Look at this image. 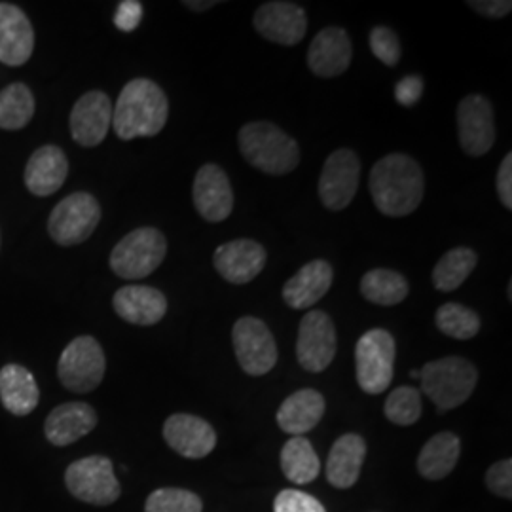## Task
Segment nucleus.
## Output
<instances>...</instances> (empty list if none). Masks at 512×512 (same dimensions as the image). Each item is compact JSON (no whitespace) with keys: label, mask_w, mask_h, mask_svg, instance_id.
<instances>
[{"label":"nucleus","mask_w":512,"mask_h":512,"mask_svg":"<svg viewBox=\"0 0 512 512\" xmlns=\"http://www.w3.org/2000/svg\"><path fill=\"white\" fill-rule=\"evenodd\" d=\"M69 175V162L65 152L54 145L35 150L25 167V186L31 194L46 198L55 194Z\"/></svg>","instance_id":"5701e85b"},{"label":"nucleus","mask_w":512,"mask_h":512,"mask_svg":"<svg viewBox=\"0 0 512 512\" xmlns=\"http://www.w3.org/2000/svg\"><path fill=\"white\" fill-rule=\"evenodd\" d=\"M141 19H143V4L137 0H124L118 4L114 25L124 33H131L139 27Z\"/></svg>","instance_id":"ea45409f"},{"label":"nucleus","mask_w":512,"mask_h":512,"mask_svg":"<svg viewBox=\"0 0 512 512\" xmlns=\"http://www.w3.org/2000/svg\"><path fill=\"white\" fill-rule=\"evenodd\" d=\"M461 456V440L450 431L427 440L418 456V471L425 480H442L450 475Z\"/></svg>","instance_id":"cd10ccee"},{"label":"nucleus","mask_w":512,"mask_h":512,"mask_svg":"<svg viewBox=\"0 0 512 512\" xmlns=\"http://www.w3.org/2000/svg\"><path fill=\"white\" fill-rule=\"evenodd\" d=\"M338 348L336 327L329 313L321 310L308 311L298 329L296 357L298 363L308 372H323L334 361Z\"/></svg>","instance_id":"9d476101"},{"label":"nucleus","mask_w":512,"mask_h":512,"mask_svg":"<svg viewBox=\"0 0 512 512\" xmlns=\"http://www.w3.org/2000/svg\"><path fill=\"white\" fill-rule=\"evenodd\" d=\"M0 401L14 416H29L40 401L35 376L25 366H4L0 370Z\"/></svg>","instance_id":"bb28decb"},{"label":"nucleus","mask_w":512,"mask_h":512,"mask_svg":"<svg viewBox=\"0 0 512 512\" xmlns=\"http://www.w3.org/2000/svg\"><path fill=\"white\" fill-rule=\"evenodd\" d=\"M366 458V442L361 435H342L330 448L327 480L334 488L348 490L359 480Z\"/></svg>","instance_id":"a878e982"},{"label":"nucleus","mask_w":512,"mask_h":512,"mask_svg":"<svg viewBox=\"0 0 512 512\" xmlns=\"http://www.w3.org/2000/svg\"><path fill=\"white\" fill-rule=\"evenodd\" d=\"M334 270L327 260H311L283 285V300L293 310H308L329 293Z\"/></svg>","instance_id":"4be33fe9"},{"label":"nucleus","mask_w":512,"mask_h":512,"mask_svg":"<svg viewBox=\"0 0 512 512\" xmlns=\"http://www.w3.org/2000/svg\"><path fill=\"white\" fill-rule=\"evenodd\" d=\"M97 425V414L88 403L59 404L44 425L46 439L54 446H69L90 435Z\"/></svg>","instance_id":"393cba45"},{"label":"nucleus","mask_w":512,"mask_h":512,"mask_svg":"<svg viewBox=\"0 0 512 512\" xmlns=\"http://www.w3.org/2000/svg\"><path fill=\"white\" fill-rule=\"evenodd\" d=\"M101 220V205L88 192H74L57 203L48 219V232L57 245L71 247L90 239Z\"/></svg>","instance_id":"6e6552de"},{"label":"nucleus","mask_w":512,"mask_h":512,"mask_svg":"<svg viewBox=\"0 0 512 512\" xmlns=\"http://www.w3.org/2000/svg\"><path fill=\"white\" fill-rule=\"evenodd\" d=\"M164 439L171 450L188 459L205 458L217 446L213 425L192 414L169 416L164 423Z\"/></svg>","instance_id":"a211bd4d"},{"label":"nucleus","mask_w":512,"mask_h":512,"mask_svg":"<svg viewBox=\"0 0 512 512\" xmlns=\"http://www.w3.org/2000/svg\"><path fill=\"white\" fill-rule=\"evenodd\" d=\"M408 293L410 285L406 277L395 270L376 268L366 272L361 279V294L376 306H397L406 300Z\"/></svg>","instance_id":"c85d7f7f"},{"label":"nucleus","mask_w":512,"mask_h":512,"mask_svg":"<svg viewBox=\"0 0 512 512\" xmlns=\"http://www.w3.org/2000/svg\"><path fill=\"white\" fill-rule=\"evenodd\" d=\"M368 44L372 54L376 55V59H380L387 67H395L401 59V42L399 37L395 35V31H391L389 27L378 25L370 31Z\"/></svg>","instance_id":"c9c22d12"},{"label":"nucleus","mask_w":512,"mask_h":512,"mask_svg":"<svg viewBox=\"0 0 512 512\" xmlns=\"http://www.w3.org/2000/svg\"><path fill=\"white\" fill-rule=\"evenodd\" d=\"M169 103L164 90L148 80L135 78L124 86L112 107V129L122 141L154 137L167 124Z\"/></svg>","instance_id":"f03ea898"},{"label":"nucleus","mask_w":512,"mask_h":512,"mask_svg":"<svg viewBox=\"0 0 512 512\" xmlns=\"http://www.w3.org/2000/svg\"><path fill=\"white\" fill-rule=\"evenodd\" d=\"M239 366L249 376H264L277 363V344L268 325L256 317H241L232 329Z\"/></svg>","instance_id":"9b49d317"},{"label":"nucleus","mask_w":512,"mask_h":512,"mask_svg":"<svg viewBox=\"0 0 512 512\" xmlns=\"http://www.w3.org/2000/svg\"><path fill=\"white\" fill-rule=\"evenodd\" d=\"M215 4H217L215 0H209V2H194V0H188V2H184V6H186V8H190V10H194V12L209 10V8H213Z\"/></svg>","instance_id":"37998d69"},{"label":"nucleus","mask_w":512,"mask_h":512,"mask_svg":"<svg viewBox=\"0 0 512 512\" xmlns=\"http://www.w3.org/2000/svg\"><path fill=\"white\" fill-rule=\"evenodd\" d=\"M107 370V359L101 344L92 336H78L63 349L57 376L61 384L73 393H90L97 389Z\"/></svg>","instance_id":"0eeeda50"},{"label":"nucleus","mask_w":512,"mask_h":512,"mask_svg":"<svg viewBox=\"0 0 512 512\" xmlns=\"http://www.w3.org/2000/svg\"><path fill=\"white\" fill-rule=\"evenodd\" d=\"M35 114V95L21 84H10L0 92V129H23Z\"/></svg>","instance_id":"2f4dec72"},{"label":"nucleus","mask_w":512,"mask_h":512,"mask_svg":"<svg viewBox=\"0 0 512 512\" xmlns=\"http://www.w3.org/2000/svg\"><path fill=\"white\" fill-rule=\"evenodd\" d=\"M478 256L469 247H456L450 249L440 258L433 270V285L442 293H452L459 289L465 279L473 274Z\"/></svg>","instance_id":"7c9ffc66"},{"label":"nucleus","mask_w":512,"mask_h":512,"mask_svg":"<svg viewBox=\"0 0 512 512\" xmlns=\"http://www.w3.org/2000/svg\"><path fill=\"white\" fill-rule=\"evenodd\" d=\"M437 329L454 340H471L480 332V317L458 302L442 304L435 315Z\"/></svg>","instance_id":"473e14b6"},{"label":"nucleus","mask_w":512,"mask_h":512,"mask_svg":"<svg viewBox=\"0 0 512 512\" xmlns=\"http://www.w3.org/2000/svg\"><path fill=\"white\" fill-rule=\"evenodd\" d=\"M255 29L270 42L296 46L306 37L308 16L306 10L294 2H264L255 12Z\"/></svg>","instance_id":"4468645a"},{"label":"nucleus","mask_w":512,"mask_h":512,"mask_svg":"<svg viewBox=\"0 0 512 512\" xmlns=\"http://www.w3.org/2000/svg\"><path fill=\"white\" fill-rule=\"evenodd\" d=\"M486 486L492 494L512 499V459H501L486 473Z\"/></svg>","instance_id":"4c0bfd02"},{"label":"nucleus","mask_w":512,"mask_h":512,"mask_svg":"<svg viewBox=\"0 0 512 512\" xmlns=\"http://www.w3.org/2000/svg\"><path fill=\"white\" fill-rule=\"evenodd\" d=\"M274 512H327L313 495L298 490H283L274 501Z\"/></svg>","instance_id":"e433bc0d"},{"label":"nucleus","mask_w":512,"mask_h":512,"mask_svg":"<svg viewBox=\"0 0 512 512\" xmlns=\"http://www.w3.org/2000/svg\"><path fill=\"white\" fill-rule=\"evenodd\" d=\"M167 239L156 228H137L120 239L110 253V268L122 279H143L160 268Z\"/></svg>","instance_id":"39448f33"},{"label":"nucleus","mask_w":512,"mask_h":512,"mask_svg":"<svg viewBox=\"0 0 512 512\" xmlns=\"http://www.w3.org/2000/svg\"><path fill=\"white\" fill-rule=\"evenodd\" d=\"M281 471L294 484H310L321 473V461L306 437H291L281 450Z\"/></svg>","instance_id":"c756f323"},{"label":"nucleus","mask_w":512,"mask_h":512,"mask_svg":"<svg viewBox=\"0 0 512 512\" xmlns=\"http://www.w3.org/2000/svg\"><path fill=\"white\" fill-rule=\"evenodd\" d=\"M458 139L465 154L480 158L495 143L494 107L480 93L467 95L458 105Z\"/></svg>","instance_id":"ddd939ff"},{"label":"nucleus","mask_w":512,"mask_h":512,"mask_svg":"<svg viewBox=\"0 0 512 512\" xmlns=\"http://www.w3.org/2000/svg\"><path fill=\"white\" fill-rule=\"evenodd\" d=\"M469 6L484 18L501 19L511 14V0H471Z\"/></svg>","instance_id":"79ce46f5"},{"label":"nucleus","mask_w":512,"mask_h":512,"mask_svg":"<svg viewBox=\"0 0 512 512\" xmlns=\"http://www.w3.org/2000/svg\"><path fill=\"white\" fill-rule=\"evenodd\" d=\"M361 179V160L349 148L330 154L319 177V198L330 211H342L353 202Z\"/></svg>","instance_id":"f8f14e48"},{"label":"nucleus","mask_w":512,"mask_h":512,"mask_svg":"<svg viewBox=\"0 0 512 512\" xmlns=\"http://www.w3.org/2000/svg\"><path fill=\"white\" fill-rule=\"evenodd\" d=\"M241 156L266 175H287L300 164V148L272 122H251L239 129Z\"/></svg>","instance_id":"7ed1b4c3"},{"label":"nucleus","mask_w":512,"mask_h":512,"mask_svg":"<svg viewBox=\"0 0 512 512\" xmlns=\"http://www.w3.org/2000/svg\"><path fill=\"white\" fill-rule=\"evenodd\" d=\"M325 410H327L325 397L319 391L308 387L287 397L279 406L275 420L285 433L293 437H302L310 433L311 429L317 427V423L323 420Z\"/></svg>","instance_id":"b1692460"},{"label":"nucleus","mask_w":512,"mask_h":512,"mask_svg":"<svg viewBox=\"0 0 512 512\" xmlns=\"http://www.w3.org/2000/svg\"><path fill=\"white\" fill-rule=\"evenodd\" d=\"M421 391L439 412L454 410L465 403L478 382L475 365L463 357H442L420 370Z\"/></svg>","instance_id":"20e7f679"},{"label":"nucleus","mask_w":512,"mask_h":512,"mask_svg":"<svg viewBox=\"0 0 512 512\" xmlns=\"http://www.w3.org/2000/svg\"><path fill=\"white\" fill-rule=\"evenodd\" d=\"M495 186H497V194L499 200L505 205L507 211L512 209V154L509 152L501 164H499V171H497V179H495Z\"/></svg>","instance_id":"a19ab883"},{"label":"nucleus","mask_w":512,"mask_h":512,"mask_svg":"<svg viewBox=\"0 0 512 512\" xmlns=\"http://www.w3.org/2000/svg\"><path fill=\"white\" fill-rule=\"evenodd\" d=\"M200 495L181 488H162L148 495L145 512H202Z\"/></svg>","instance_id":"f704fd0d"},{"label":"nucleus","mask_w":512,"mask_h":512,"mask_svg":"<svg viewBox=\"0 0 512 512\" xmlns=\"http://www.w3.org/2000/svg\"><path fill=\"white\" fill-rule=\"evenodd\" d=\"M368 190L382 215L406 217L420 207L425 177L414 158L389 154L372 167Z\"/></svg>","instance_id":"f257e3e1"},{"label":"nucleus","mask_w":512,"mask_h":512,"mask_svg":"<svg viewBox=\"0 0 512 512\" xmlns=\"http://www.w3.org/2000/svg\"><path fill=\"white\" fill-rule=\"evenodd\" d=\"M192 198L196 211L207 222H222L234 211V192L226 171L217 164L200 167L194 179Z\"/></svg>","instance_id":"dca6fc26"},{"label":"nucleus","mask_w":512,"mask_h":512,"mask_svg":"<svg viewBox=\"0 0 512 512\" xmlns=\"http://www.w3.org/2000/svg\"><path fill=\"white\" fill-rule=\"evenodd\" d=\"M410 376H412V378H420V370H412Z\"/></svg>","instance_id":"c03bdc74"},{"label":"nucleus","mask_w":512,"mask_h":512,"mask_svg":"<svg viewBox=\"0 0 512 512\" xmlns=\"http://www.w3.org/2000/svg\"><path fill=\"white\" fill-rule=\"evenodd\" d=\"M351 40L342 27H327L313 38L308 50V67L319 78H334L351 65Z\"/></svg>","instance_id":"aec40b11"},{"label":"nucleus","mask_w":512,"mask_h":512,"mask_svg":"<svg viewBox=\"0 0 512 512\" xmlns=\"http://www.w3.org/2000/svg\"><path fill=\"white\" fill-rule=\"evenodd\" d=\"M395 338L385 329L365 332L355 348V372L359 387L368 395H380L393 382Z\"/></svg>","instance_id":"423d86ee"},{"label":"nucleus","mask_w":512,"mask_h":512,"mask_svg":"<svg viewBox=\"0 0 512 512\" xmlns=\"http://www.w3.org/2000/svg\"><path fill=\"white\" fill-rule=\"evenodd\" d=\"M114 311L131 325L152 327L167 313V298L162 291L147 285H128L116 291L112 298Z\"/></svg>","instance_id":"412c9836"},{"label":"nucleus","mask_w":512,"mask_h":512,"mask_svg":"<svg viewBox=\"0 0 512 512\" xmlns=\"http://www.w3.org/2000/svg\"><path fill=\"white\" fill-rule=\"evenodd\" d=\"M71 137L80 147L93 148L107 139L112 126V103L105 92L84 93L71 112Z\"/></svg>","instance_id":"2eb2a0df"},{"label":"nucleus","mask_w":512,"mask_h":512,"mask_svg":"<svg viewBox=\"0 0 512 512\" xmlns=\"http://www.w3.org/2000/svg\"><path fill=\"white\" fill-rule=\"evenodd\" d=\"M215 268L232 285H247L266 266V249L255 239H234L217 247Z\"/></svg>","instance_id":"f3484780"},{"label":"nucleus","mask_w":512,"mask_h":512,"mask_svg":"<svg viewBox=\"0 0 512 512\" xmlns=\"http://www.w3.org/2000/svg\"><path fill=\"white\" fill-rule=\"evenodd\" d=\"M65 484L76 499L99 507L112 505L122 494L120 482L114 476L112 461L105 456H90L74 461L65 473Z\"/></svg>","instance_id":"1a4fd4ad"},{"label":"nucleus","mask_w":512,"mask_h":512,"mask_svg":"<svg viewBox=\"0 0 512 512\" xmlns=\"http://www.w3.org/2000/svg\"><path fill=\"white\" fill-rule=\"evenodd\" d=\"M35 50V31L27 14L10 2H0V63L25 65Z\"/></svg>","instance_id":"6ab92c4d"},{"label":"nucleus","mask_w":512,"mask_h":512,"mask_svg":"<svg viewBox=\"0 0 512 512\" xmlns=\"http://www.w3.org/2000/svg\"><path fill=\"white\" fill-rule=\"evenodd\" d=\"M387 420L401 427L414 425L421 416V393L416 387L403 385L391 391L384 406Z\"/></svg>","instance_id":"72a5a7b5"},{"label":"nucleus","mask_w":512,"mask_h":512,"mask_svg":"<svg viewBox=\"0 0 512 512\" xmlns=\"http://www.w3.org/2000/svg\"><path fill=\"white\" fill-rule=\"evenodd\" d=\"M423 88H425V84H423L421 76H418V74H408V76H404V78L397 82V86H395V99L403 107H414V105H418V101H420L421 95H423Z\"/></svg>","instance_id":"58836bf2"}]
</instances>
